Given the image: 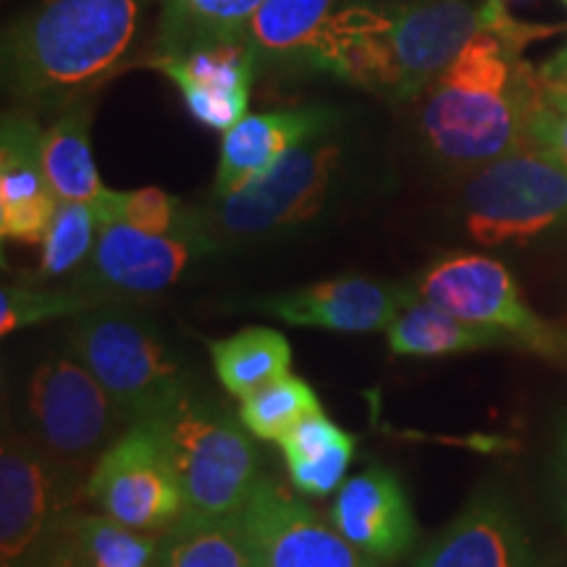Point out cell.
Listing matches in <instances>:
<instances>
[{
    "label": "cell",
    "instance_id": "obj_1",
    "mask_svg": "<svg viewBox=\"0 0 567 567\" xmlns=\"http://www.w3.org/2000/svg\"><path fill=\"white\" fill-rule=\"evenodd\" d=\"M555 32V27L515 21L509 30L478 34L431 82L421 95L417 132L439 166L478 172L528 145V116L542 74L523 59V48Z\"/></svg>",
    "mask_w": 567,
    "mask_h": 567
},
{
    "label": "cell",
    "instance_id": "obj_2",
    "mask_svg": "<svg viewBox=\"0 0 567 567\" xmlns=\"http://www.w3.org/2000/svg\"><path fill=\"white\" fill-rule=\"evenodd\" d=\"M153 0H40L3 30V84L21 109L63 111L130 61Z\"/></svg>",
    "mask_w": 567,
    "mask_h": 567
},
{
    "label": "cell",
    "instance_id": "obj_3",
    "mask_svg": "<svg viewBox=\"0 0 567 567\" xmlns=\"http://www.w3.org/2000/svg\"><path fill=\"white\" fill-rule=\"evenodd\" d=\"M158 415L179 476L184 513L205 517L243 515L260 481V457L239 415L234 417L218 402L189 389H184Z\"/></svg>",
    "mask_w": 567,
    "mask_h": 567
},
{
    "label": "cell",
    "instance_id": "obj_4",
    "mask_svg": "<svg viewBox=\"0 0 567 567\" xmlns=\"http://www.w3.org/2000/svg\"><path fill=\"white\" fill-rule=\"evenodd\" d=\"M27 436L84 486L109 446L132 425L101 381L71 354H51L24 386Z\"/></svg>",
    "mask_w": 567,
    "mask_h": 567
},
{
    "label": "cell",
    "instance_id": "obj_5",
    "mask_svg": "<svg viewBox=\"0 0 567 567\" xmlns=\"http://www.w3.org/2000/svg\"><path fill=\"white\" fill-rule=\"evenodd\" d=\"M467 234L478 245L526 243L567 226V163L523 145L481 166L463 193Z\"/></svg>",
    "mask_w": 567,
    "mask_h": 567
},
{
    "label": "cell",
    "instance_id": "obj_6",
    "mask_svg": "<svg viewBox=\"0 0 567 567\" xmlns=\"http://www.w3.org/2000/svg\"><path fill=\"white\" fill-rule=\"evenodd\" d=\"M66 352L105 386L132 421L158 415L179 396L182 365L147 323L92 308L66 334Z\"/></svg>",
    "mask_w": 567,
    "mask_h": 567
},
{
    "label": "cell",
    "instance_id": "obj_7",
    "mask_svg": "<svg viewBox=\"0 0 567 567\" xmlns=\"http://www.w3.org/2000/svg\"><path fill=\"white\" fill-rule=\"evenodd\" d=\"M339 163L342 145L331 132L302 142L260 179L237 193L213 195L208 210L213 234L243 243L310 221L323 210Z\"/></svg>",
    "mask_w": 567,
    "mask_h": 567
},
{
    "label": "cell",
    "instance_id": "obj_8",
    "mask_svg": "<svg viewBox=\"0 0 567 567\" xmlns=\"http://www.w3.org/2000/svg\"><path fill=\"white\" fill-rule=\"evenodd\" d=\"M423 300L465 321L492 326L515 347L567 368V331L530 308L505 264L476 252H455L436 260L417 279Z\"/></svg>",
    "mask_w": 567,
    "mask_h": 567
},
{
    "label": "cell",
    "instance_id": "obj_9",
    "mask_svg": "<svg viewBox=\"0 0 567 567\" xmlns=\"http://www.w3.org/2000/svg\"><path fill=\"white\" fill-rule=\"evenodd\" d=\"M82 496L124 526L163 534L184 515V494L161 415L132 421L103 452Z\"/></svg>",
    "mask_w": 567,
    "mask_h": 567
},
{
    "label": "cell",
    "instance_id": "obj_10",
    "mask_svg": "<svg viewBox=\"0 0 567 567\" xmlns=\"http://www.w3.org/2000/svg\"><path fill=\"white\" fill-rule=\"evenodd\" d=\"M507 0H400L389 3L396 103L417 101L484 32L509 30Z\"/></svg>",
    "mask_w": 567,
    "mask_h": 567
},
{
    "label": "cell",
    "instance_id": "obj_11",
    "mask_svg": "<svg viewBox=\"0 0 567 567\" xmlns=\"http://www.w3.org/2000/svg\"><path fill=\"white\" fill-rule=\"evenodd\" d=\"M82 484L32 436L6 431L0 446V567H27L61 534Z\"/></svg>",
    "mask_w": 567,
    "mask_h": 567
},
{
    "label": "cell",
    "instance_id": "obj_12",
    "mask_svg": "<svg viewBox=\"0 0 567 567\" xmlns=\"http://www.w3.org/2000/svg\"><path fill=\"white\" fill-rule=\"evenodd\" d=\"M213 250H218L216 237H168L122 221H103L76 289L97 302L158 295L179 281L195 258Z\"/></svg>",
    "mask_w": 567,
    "mask_h": 567
},
{
    "label": "cell",
    "instance_id": "obj_13",
    "mask_svg": "<svg viewBox=\"0 0 567 567\" xmlns=\"http://www.w3.org/2000/svg\"><path fill=\"white\" fill-rule=\"evenodd\" d=\"M243 523L258 567H379L274 478L255 484Z\"/></svg>",
    "mask_w": 567,
    "mask_h": 567
},
{
    "label": "cell",
    "instance_id": "obj_14",
    "mask_svg": "<svg viewBox=\"0 0 567 567\" xmlns=\"http://www.w3.org/2000/svg\"><path fill=\"white\" fill-rule=\"evenodd\" d=\"M417 297H421L417 287L408 284L342 276V279L258 297L252 308L289 326L339 331V334H373V331H389L396 316Z\"/></svg>",
    "mask_w": 567,
    "mask_h": 567
},
{
    "label": "cell",
    "instance_id": "obj_15",
    "mask_svg": "<svg viewBox=\"0 0 567 567\" xmlns=\"http://www.w3.org/2000/svg\"><path fill=\"white\" fill-rule=\"evenodd\" d=\"M147 66L158 69L176 84L197 124L213 132H229L247 116L260 61L250 40H226L184 53L151 55Z\"/></svg>",
    "mask_w": 567,
    "mask_h": 567
},
{
    "label": "cell",
    "instance_id": "obj_16",
    "mask_svg": "<svg viewBox=\"0 0 567 567\" xmlns=\"http://www.w3.org/2000/svg\"><path fill=\"white\" fill-rule=\"evenodd\" d=\"M42 137L30 109L3 113L0 126V237L6 243L38 245L55 210V195L42 161Z\"/></svg>",
    "mask_w": 567,
    "mask_h": 567
},
{
    "label": "cell",
    "instance_id": "obj_17",
    "mask_svg": "<svg viewBox=\"0 0 567 567\" xmlns=\"http://www.w3.org/2000/svg\"><path fill=\"white\" fill-rule=\"evenodd\" d=\"M302 69L326 71L352 87L392 101L394 66L389 48V3L354 0L339 6L310 42Z\"/></svg>",
    "mask_w": 567,
    "mask_h": 567
},
{
    "label": "cell",
    "instance_id": "obj_18",
    "mask_svg": "<svg viewBox=\"0 0 567 567\" xmlns=\"http://www.w3.org/2000/svg\"><path fill=\"white\" fill-rule=\"evenodd\" d=\"M413 567H536V551L507 494L486 486Z\"/></svg>",
    "mask_w": 567,
    "mask_h": 567
},
{
    "label": "cell",
    "instance_id": "obj_19",
    "mask_svg": "<svg viewBox=\"0 0 567 567\" xmlns=\"http://www.w3.org/2000/svg\"><path fill=\"white\" fill-rule=\"evenodd\" d=\"M331 523L373 559H400L413 549L417 523L405 486L386 467H368L339 486Z\"/></svg>",
    "mask_w": 567,
    "mask_h": 567
},
{
    "label": "cell",
    "instance_id": "obj_20",
    "mask_svg": "<svg viewBox=\"0 0 567 567\" xmlns=\"http://www.w3.org/2000/svg\"><path fill=\"white\" fill-rule=\"evenodd\" d=\"M339 113L326 105L247 113L229 132H224L213 195H229L271 172L289 151L302 142L331 132Z\"/></svg>",
    "mask_w": 567,
    "mask_h": 567
},
{
    "label": "cell",
    "instance_id": "obj_21",
    "mask_svg": "<svg viewBox=\"0 0 567 567\" xmlns=\"http://www.w3.org/2000/svg\"><path fill=\"white\" fill-rule=\"evenodd\" d=\"M389 350L400 358H446V354L515 347L492 326L465 321L450 310L417 297L386 331Z\"/></svg>",
    "mask_w": 567,
    "mask_h": 567
},
{
    "label": "cell",
    "instance_id": "obj_22",
    "mask_svg": "<svg viewBox=\"0 0 567 567\" xmlns=\"http://www.w3.org/2000/svg\"><path fill=\"white\" fill-rule=\"evenodd\" d=\"M92 95L80 97L59 111L42 137V161L59 200L95 205L105 195L90 145Z\"/></svg>",
    "mask_w": 567,
    "mask_h": 567
},
{
    "label": "cell",
    "instance_id": "obj_23",
    "mask_svg": "<svg viewBox=\"0 0 567 567\" xmlns=\"http://www.w3.org/2000/svg\"><path fill=\"white\" fill-rule=\"evenodd\" d=\"M158 30L153 55H172L226 40H250L264 0H155Z\"/></svg>",
    "mask_w": 567,
    "mask_h": 567
},
{
    "label": "cell",
    "instance_id": "obj_24",
    "mask_svg": "<svg viewBox=\"0 0 567 567\" xmlns=\"http://www.w3.org/2000/svg\"><path fill=\"white\" fill-rule=\"evenodd\" d=\"M281 455L292 486L308 496H329L344 484L354 457V436L323 413L305 417L281 439Z\"/></svg>",
    "mask_w": 567,
    "mask_h": 567
},
{
    "label": "cell",
    "instance_id": "obj_25",
    "mask_svg": "<svg viewBox=\"0 0 567 567\" xmlns=\"http://www.w3.org/2000/svg\"><path fill=\"white\" fill-rule=\"evenodd\" d=\"M158 567H258L243 515L184 513L161 534Z\"/></svg>",
    "mask_w": 567,
    "mask_h": 567
},
{
    "label": "cell",
    "instance_id": "obj_26",
    "mask_svg": "<svg viewBox=\"0 0 567 567\" xmlns=\"http://www.w3.org/2000/svg\"><path fill=\"white\" fill-rule=\"evenodd\" d=\"M216 379L234 400H245L276 379L292 373V347L287 337L266 326H250L210 342Z\"/></svg>",
    "mask_w": 567,
    "mask_h": 567
},
{
    "label": "cell",
    "instance_id": "obj_27",
    "mask_svg": "<svg viewBox=\"0 0 567 567\" xmlns=\"http://www.w3.org/2000/svg\"><path fill=\"white\" fill-rule=\"evenodd\" d=\"M334 11L337 0H264L247 32L260 66L302 69L310 42Z\"/></svg>",
    "mask_w": 567,
    "mask_h": 567
},
{
    "label": "cell",
    "instance_id": "obj_28",
    "mask_svg": "<svg viewBox=\"0 0 567 567\" xmlns=\"http://www.w3.org/2000/svg\"><path fill=\"white\" fill-rule=\"evenodd\" d=\"M92 208L101 224L122 221L140 231L168 234V237H216L208 213L182 203L179 197L158 187L130 189V193L105 189V195Z\"/></svg>",
    "mask_w": 567,
    "mask_h": 567
},
{
    "label": "cell",
    "instance_id": "obj_29",
    "mask_svg": "<svg viewBox=\"0 0 567 567\" xmlns=\"http://www.w3.org/2000/svg\"><path fill=\"white\" fill-rule=\"evenodd\" d=\"M63 530L87 567H158L161 534L124 526L111 515H69Z\"/></svg>",
    "mask_w": 567,
    "mask_h": 567
},
{
    "label": "cell",
    "instance_id": "obj_30",
    "mask_svg": "<svg viewBox=\"0 0 567 567\" xmlns=\"http://www.w3.org/2000/svg\"><path fill=\"white\" fill-rule=\"evenodd\" d=\"M323 413L316 389L300 375H284L245 400H239V421L260 442L279 444L305 417Z\"/></svg>",
    "mask_w": 567,
    "mask_h": 567
},
{
    "label": "cell",
    "instance_id": "obj_31",
    "mask_svg": "<svg viewBox=\"0 0 567 567\" xmlns=\"http://www.w3.org/2000/svg\"><path fill=\"white\" fill-rule=\"evenodd\" d=\"M101 221L90 203L61 200L45 237H42L38 281L61 279L87 264L95 250Z\"/></svg>",
    "mask_w": 567,
    "mask_h": 567
},
{
    "label": "cell",
    "instance_id": "obj_32",
    "mask_svg": "<svg viewBox=\"0 0 567 567\" xmlns=\"http://www.w3.org/2000/svg\"><path fill=\"white\" fill-rule=\"evenodd\" d=\"M95 297L71 289V292H40V289L3 284L0 289V334L9 337L27 326L51 321V318H80L97 308Z\"/></svg>",
    "mask_w": 567,
    "mask_h": 567
},
{
    "label": "cell",
    "instance_id": "obj_33",
    "mask_svg": "<svg viewBox=\"0 0 567 567\" xmlns=\"http://www.w3.org/2000/svg\"><path fill=\"white\" fill-rule=\"evenodd\" d=\"M528 145L567 163V90L542 80L528 116Z\"/></svg>",
    "mask_w": 567,
    "mask_h": 567
},
{
    "label": "cell",
    "instance_id": "obj_34",
    "mask_svg": "<svg viewBox=\"0 0 567 567\" xmlns=\"http://www.w3.org/2000/svg\"><path fill=\"white\" fill-rule=\"evenodd\" d=\"M27 567H87V565H84L80 551H76L74 544H71L66 530L61 528V534L55 536L53 542L48 544V547L42 549Z\"/></svg>",
    "mask_w": 567,
    "mask_h": 567
},
{
    "label": "cell",
    "instance_id": "obj_35",
    "mask_svg": "<svg viewBox=\"0 0 567 567\" xmlns=\"http://www.w3.org/2000/svg\"><path fill=\"white\" fill-rule=\"evenodd\" d=\"M538 74H542V80L551 84V87L567 90V45L559 48V51L538 69Z\"/></svg>",
    "mask_w": 567,
    "mask_h": 567
},
{
    "label": "cell",
    "instance_id": "obj_36",
    "mask_svg": "<svg viewBox=\"0 0 567 567\" xmlns=\"http://www.w3.org/2000/svg\"><path fill=\"white\" fill-rule=\"evenodd\" d=\"M559 484H563V509L567 520V421L563 423V431H559Z\"/></svg>",
    "mask_w": 567,
    "mask_h": 567
},
{
    "label": "cell",
    "instance_id": "obj_37",
    "mask_svg": "<svg viewBox=\"0 0 567 567\" xmlns=\"http://www.w3.org/2000/svg\"><path fill=\"white\" fill-rule=\"evenodd\" d=\"M375 3H400V0H375Z\"/></svg>",
    "mask_w": 567,
    "mask_h": 567
},
{
    "label": "cell",
    "instance_id": "obj_38",
    "mask_svg": "<svg viewBox=\"0 0 567 567\" xmlns=\"http://www.w3.org/2000/svg\"><path fill=\"white\" fill-rule=\"evenodd\" d=\"M565 6H567V0H565Z\"/></svg>",
    "mask_w": 567,
    "mask_h": 567
},
{
    "label": "cell",
    "instance_id": "obj_39",
    "mask_svg": "<svg viewBox=\"0 0 567 567\" xmlns=\"http://www.w3.org/2000/svg\"><path fill=\"white\" fill-rule=\"evenodd\" d=\"M507 3H509V0H507Z\"/></svg>",
    "mask_w": 567,
    "mask_h": 567
}]
</instances>
